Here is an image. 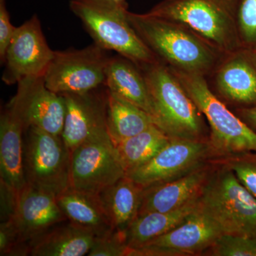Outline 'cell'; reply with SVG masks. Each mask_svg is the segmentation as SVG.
I'll use <instances>...</instances> for the list:
<instances>
[{"label":"cell","instance_id":"cell-1","mask_svg":"<svg viewBox=\"0 0 256 256\" xmlns=\"http://www.w3.org/2000/svg\"><path fill=\"white\" fill-rule=\"evenodd\" d=\"M128 18L148 48L170 68L206 77L226 56L178 22L129 11Z\"/></svg>","mask_w":256,"mask_h":256},{"label":"cell","instance_id":"cell-2","mask_svg":"<svg viewBox=\"0 0 256 256\" xmlns=\"http://www.w3.org/2000/svg\"><path fill=\"white\" fill-rule=\"evenodd\" d=\"M70 9L98 46L116 52L140 68L160 62L130 23L127 6L112 0H70Z\"/></svg>","mask_w":256,"mask_h":256},{"label":"cell","instance_id":"cell-3","mask_svg":"<svg viewBox=\"0 0 256 256\" xmlns=\"http://www.w3.org/2000/svg\"><path fill=\"white\" fill-rule=\"evenodd\" d=\"M238 0H163L148 14L178 22L223 55L242 48L237 26Z\"/></svg>","mask_w":256,"mask_h":256},{"label":"cell","instance_id":"cell-4","mask_svg":"<svg viewBox=\"0 0 256 256\" xmlns=\"http://www.w3.org/2000/svg\"><path fill=\"white\" fill-rule=\"evenodd\" d=\"M140 70L154 104L158 127L172 138L202 140V114L171 69L159 62Z\"/></svg>","mask_w":256,"mask_h":256},{"label":"cell","instance_id":"cell-5","mask_svg":"<svg viewBox=\"0 0 256 256\" xmlns=\"http://www.w3.org/2000/svg\"><path fill=\"white\" fill-rule=\"evenodd\" d=\"M198 208L222 234L256 238V197L230 168L207 180Z\"/></svg>","mask_w":256,"mask_h":256},{"label":"cell","instance_id":"cell-6","mask_svg":"<svg viewBox=\"0 0 256 256\" xmlns=\"http://www.w3.org/2000/svg\"><path fill=\"white\" fill-rule=\"evenodd\" d=\"M170 68L208 120L212 150L222 154L256 152V132L216 97L206 77Z\"/></svg>","mask_w":256,"mask_h":256},{"label":"cell","instance_id":"cell-7","mask_svg":"<svg viewBox=\"0 0 256 256\" xmlns=\"http://www.w3.org/2000/svg\"><path fill=\"white\" fill-rule=\"evenodd\" d=\"M24 142L26 184L55 196L70 188V153L62 136L30 127Z\"/></svg>","mask_w":256,"mask_h":256},{"label":"cell","instance_id":"cell-8","mask_svg":"<svg viewBox=\"0 0 256 256\" xmlns=\"http://www.w3.org/2000/svg\"><path fill=\"white\" fill-rule=\"evenodd\" d=\"M96 44L82 50L54 52L44 75L46 86L58 94L92 92L105 86L109 57Z\"/></svg>","mask_w":256,"mask_h":256},{"label":"cell","instance_id":"cell-9","mask_svg":"<svg viewBox=\"0 0 256 256\" xmlns=\"http://www.w3.org/2000/svg\"><path fill=\"white\" fill-rule=\"evenodd\" d=\"M126 175L110 140L80 144L70 153V188L99 194Z\"/></svg>","mask_w":256,"mask_h":256},{"label":"cell","instance_id":"cell-10","mask_svg":"<svg viewBox=\"0 0 256 256\" xmlns=\"http://www.w3.org/2000/svg\"><path fill=\"white\" fill-rule=\"evenodd\" d=\"M60 95L65 102L62 138L70 153L84 143L110 140L107 129V88L104 92L98 88Z\"/></svg>","mask_w":256,"mask_h":256},{"label":"cell","instance_id":"cell-11","mask_svg":"<svg viewBox=\"0 0 256 256\" xmlns=\"http://www.w3.org/2000/svg\"><path fill=\"white\" fill-rule=\"evenodd\" d=\"M208 144L203 140L172 138L156 156L126 175L143 188L180 178L200 168L212 150Z\"/></svg>","mask_w":256,"mask_h":256},{"label":"cell","instance_id":"cell-12","mask_svg":"<svg viewBox=\"0 0 256 256\" xmlns=\"http://www.w3.org/2000/svg\"><path fill=\"white\" fill-rule=\"evenodd\" d=\"M36 15L16 28L10 42L4 64L2 80L13 84L28 77L42 76L53 58Z\"/></svg>","mask_w":256,"mask_h":256},{"label":"cell","instance_id":"cell-13","mask_svg":"<svg viewBox=\"0 0 256 256\" xmlns=\"http://www.w3.org/2000/svg\"><path fill=\"white\" fill-rule=\"evenodd\" d=\"M222 234L220 228L202 213L198 205L184 223L137 248L130 249L129 256L194 255L213 246Z\"/></svg>","mask_w":256,"mask_h":256},{"label":"cell","instance_id":"cell-14","mask_svg":"<svg viewBox=\"0 0 256 256\" xmlns=\"http://www.w3.org/2000/svg\"><path fill=\"white\" fill-rule=\"evenodd\" d=\"M18 84V92L10 102L22 119L26 130L36 127L62 136L65 118L63 96L46 86L44 76L28 77Z\"/></svg>","mask_w":256,"mask_h":256},{"label":"cell","instance_id":"cell-15","mask_svg":"<svg viewBox=\"0 0 256 256\" xmlns=\"http://www.w3.org/2000/svg\"><path fill=\"white\" fill-rule=\"evenodd\" d=\"M12 218L24 240L30 244L56 224L68 220L56 196L28 184L20 192L16 214Z\"/></svg>","mask_w":256,"mask_h":256},{"label":"cell","instance_id":"cell-16","mask_svg":"<svg viewBox=\"0 0 256 256\" xmlns=\"http://www.w3.org/2000/svg\"><path fill=\"white\" fill-rule=\"evenodd\" d=\"M212 75L216 90L235 104H256V66L246 48L224 56Z\"/></svg>","mask_w":256,"mask_h":256},{"label":"cell","instance_id":"cell-17","mask_svg":"<svg viewBox=\"0 0 256 256\" xmlns=\"http://www.w3.org/2000/svg\"><path fill=\"white\" fill-rule=\"evenodd\" d=\"M22 119L9 102L0 118V181L21 192L26 182L24 170Z\"/></svg>","mask_w":256,"mask_h":256},{"label":"cell","instance_id":"cell-18","mask_svg":"<svg viewBox=\"0 0 256 256\" xmlns=\"http://www.w3.org/2000/svg\"><path fill=\"white\" fill-rule=\"evenodd\" d=\"M207 174L196 169L180 178L144 188L138 216L150 212H168L180 207L200 196Z\"/></svg>","mask_w":256,"mask_h":256},{"label":"cell","instance_id":"cell-19","mask_svg":"<svg viewBox=\"0 0 256 256\" xmlns=\"http://www.w3.org/2000/svg\"><path fill=\"white\" fill-rule=\"evenodd\" d=\"M105 86L108 92L150 114L156 124V108L146 78L140 68L131 60L120 55L109 58Z\"/></svg>","mask_w":256,"mask_h":256},{"label":"cell","instance_id":"cell-20","mask_svg":"<svg viewBox=\"0 0 256 256\" xmlns=\"http://www.w3.org/2000/svg\"><path fill=\"white\" fill-rule=\"evenodd\" d=\"M56 200L67 220L88 229L96 236L116 230L98 194L70 188L58 195Z\"/></svg>","mask_w":256,"mask_h":256},{"label":"cell","instance_id":"cell-21","mask_svg":"<svg viewBox=\"0 0 256 256\" xmlns=\"http://www.w3.org/2000/svg\"><path fill=\"white\" fill-rule=\"evenodd\" d=\"M66 222L56 224L34 239L31 242L30 256H82L88 254L95 242V234L69 220Z\"/></svg>","mask_w":256,"mask_h":256},{"label":"cell","instance_id":"cell-22","mask_svg":"<svg viewBox=\"0 0 256 256\" xmlns=\"http://www.w3.org/2000/svg\"><path fill=\"white\" fill-rule=\"evenodd\" d=\"M144 188L127 175L99 194L114 228L124 232L137 218Z\"/></svg>","mask_w":256,"mask_h":256},{"label":"cell","instance_id":"cell-23","mask_svg":"<svg viewBox=\"0 0 256 256\" xmlns=\"http://www.w3.org/2000/svg\"><path fill=\"white\" fill-rule=\"evenodd\" d=\"M200 196L178 210L138 216L126 232L128 247L137 248L184 223L198 207Z\"/></svg>","mask_w":256,"mask_h":256},{"label":"cell","instance_id":"cell-24","mask_svg":"<svg viewBox=\"0 0 256 256\" xmlns=\"http://www.w3.org/2000/svg\"><path fill=\"white\" fill-rule=\"evenodd\" d=\"M154 126L152 116L108 90L107 129L114 144Z\"/></svg>","mask_w":256,"mask_h":256},{"label":"cell","instance_id":"cell-25","mask_svg":"<svg viewBox=\"0 0 256 256\" xmlns=\"http://www.w3.org/2000/svg\"><path fill=\"white\" fill-rule=\"evenodd\" d=\"M171 140L161 128L154 126L114 146L127 173L150 160Z\"/></svg>","mask_w":256,"mask_h":256},{"label":"cell","instance_id":"cell-26","mask_svg":"<svg viewBox=\"0 0 256 256\" xmlns=\"http://www.w3.org/2000/svg\"><path fill=\"white\" fill-rule=\"evenodd\" d=\"M237 26L242 47L252 50L256 47V0H238Z\"/></svg>","mask_w":256,"mask_h":256},{"label":"cell","instance_id":"cell-27","mask_svg":"<svg viewBox=\"0 0 256 256\" xmlns=\"http://www.w3.org/2000/svg\"><path fill=\"white\" fill-rule=\"evenodd\" d=\"M212 248L216 256H256V238L222 234Z\"/></svg>","mask_w":256,"mask_h":256},{"label":"cell","instance_id":"cell-28","mask_svg":"<svg viewBox=\"0 0 256 256\" xmlns=\"http://www.w3.org/2000/svg\"><path fill=\"white\" fill-rule=\"evenodd\" d=\"M31 244L24 240L13 218L0 224V256L30 255Z\"/></svg>","mask_w":256,"mask_h":256},{"label":"cell","instance_id":"cell-29","mask_svg":"<svg viewBox=\"0 0 256 256\" xmlns=\"http://www.w3.org/2000/svg\"><path fill=\"white\" fill-rule=\"evenodd\" d=\"M130 248L124 232L114 230L102 236H96L89 256H128Z\"/></svg>","mask_w":256,"mask_h":256},{"label":"cell","instance_id":"cell-30","mask_svg":"<svg viewBox=\"0 0 256 256\" xmlns=\"http://www.w3.org/2000/svg\"><path fill=\"white\" fill-rule=\"evenodd\" d=\"M229 166L242 185L256 197V159L238 158L230 161Z\"/></svg>","mask_w":256,"mask_h":256},{"label":"cell","instance_id":"cell-31","mask_svg":"<svg viewBox=\"0 0 256 256\" xmlns=\"http://www.w3.org/2000/svg\"><path fill=\"white\" fill-rule=\"evenodd\" d=\"M16 28L13 26L10 21L6 1L0 0V60L2 64H4L6 50L14 36Z\"/></svg>","mask_w":256,"mask_h":256},{"label":"cell","instance_id":"cell-32","mask_svg":"<svg viewBox=\"0 0 256 256\" xmlns=\"http://www.w3.org/2000/svg\"><path fill=\"white\" fill-rule=\"evenodd\" d=\"M20 192L0 181V204L1 222L11 220L18 208Z\"/></svg>","mask_w":256,"mask_h":256},{"label":"cell","instance_id":"cell-33","mask_svg":"<svg viewBox=\"0 0 256 256\" xmlns=\"http://www.w3.org/2000/svg\"><path fill=\"white\" fill-rule=\"evenodd\" d=\"M238 112L244 120L256 129V106L238 109Z\"/></svg>","mask_w":256,"mask_h":256},{"label":"cell","instance_id":"cell-34","mask_svg":"<svg viewBox=\"0 0 256 256\" xmlns=\"http://www.w3.org/2000/svg\"><path fill=\"white\" fill-rule=\"evenodd\" d=\"M250 52V56L252 60H254V64H255L256 66V47L254 50H248Z\"/></svg>","mask_w":256,"mask_h":256},{"label":"cell","instance_id":"cell-35","mask_svg":"<svg viewBox=\"0 0 256 256\" xmlns=\"http://www.w3.org/2000/svg\"><path fill=\"white\" fill-rule=\"evenodd\" d=\"M114 2L117 4L122 5V6H126V0H112Z\"/></svg>","mask_w":256,"mask_h":256}]
</instances>
